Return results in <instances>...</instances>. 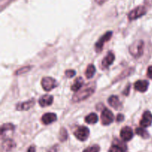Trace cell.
I'll use <instances>...</instances> for the list:
<instances>
[{
	"instance_id": "cell-1",
	"label": "cell",
	"mask_w": 152,
	"mask_h": 152,
	"mask_svg": "<svg viewBox=\"0 0 152 152\" xmlns=\"http://www.w3.org/2000/svg\"><path fill=\"white\" fill-rule=\"evenodd\" d=\"M95 91V85L94 83H88L83 88L80 89L77 94L73 96V102H78L83 101L91 96Z\"/></svg>"
},
{
	"instance_id": "cell-2",
	"label": "cell",
	"mask_w": 152,
	"mask_h": 152,
	"mask_svg": "<svg viewBox=\"0 0 152 152\" xmlns=\"http://www.w3.org/2000/svg\"><path fill=\"white\" fill-rule=\"evenodd\" d=\"M144 42L142 40H137L132 43L129 47V52L134 58H139L143 54Z\"/></svg>"
},
{
	"instance_id": "cell-3",
	"label": "cell",
	"mask_w": 152,
	"mask_h": 152,
	"mask_svg": "<svg viewBox=\"0 0 152 152\" xmlns=\"http://www.w3.org/2000/svg\"><path fill=\"white\" fill-rule=\"evenodd\" d=\"M147 10L145 7L144 6L140 5L138 7H135L134 10H132L130 13L128 15V18L130 21L135 20V19H138V18L141 17V16H144L146 13Z\"/></svg>"
},
{
	"instance_id": "cell-4",
	"label": "cell",
	"mask_w": 152,
	"mask_h": 152,
	"mask_svg": "<svg viewBox=\"0 0 152 152\" xmlns=\"http://www.w3.org/2000/svg\"><path fill=\"white\" fill-rule=\"evenodd\" d=\"M112 31H108V32L105 33L100 39L97 41V42L94 45V49L96 50V53H99L100 51H102V49H103L104 44H105L106 42L109 41L111 39V37H112Z\"/></svg>"
},
{
	"instance_id": "cell-5",
	"label": "cell",
	"mask_w": 152,
	"mask_h": 152,
	"mask_svg": "<svg viewBox=\"0 0 152 152\" xmlns=\"http://www.w3.org/2000/svg\"><path fill=\"white\" fill-rule=\"evenodd\" d=\"M58 86L57 82L52 77H44L42 80V86L46 91H50L52 89L55 88Z\"/></svg>"
},
{
	"instance_id": "cell-6",
	"label": "cell",
	"mask_w": 152,
	"mask_h": 152,
	"mask_svg": "<svg viewBox=\"0 0 152 152\" xmlns=\"http://www.w3.org/2000/svg\"><path fill=\"white\" fill-rule=\"evenodd\" d=\"M114 114L108 108H104L101 114V122L103 126H109L114 121Z\"/></svg>"
},
{
	"instance_id": "cell-7",
	"label": "cell",
	"mask_w": 152,
	"mask_h": 152,
	"mask_svg": "<svg viewBox=\"0 0 152 152\" xmlns=\"http://www.w3.org/2000/svg\"><path fill=\"white\" fill-rule=\"evenodd\" d=\"M89 129L86 126H80L74 132V136L80 141H86L88 138Z\"/></svg>"
},
{
	"instance_id": "cell-8",
	"label": "cell",
	"mask_w": 152,
	"mask_h": 152,
	"mask_svg": "<svg viewBox=\"0 0 152 152\" xmlns=\"http://www.w3.org/2000/svg\"><path fill=\"white\" fill-rule=\"evenodd\" d=\"M133 131H132V128L129 127V126H126V127L123 128L121 132H120V137L125 142H128V141L131 140L133 138Z\"/></svg>"
},
{
	"instance_id": "cell-9",
	"label": "cell",
	"mask_w": 152,
	"mask_h": 152,
	"mask_svg": "<svg viewBox=\"0 0 152 152\" xmlns=\"http://www.w3.org/2000/svg\"><path fill=\"white\" fill-rule=\"evenodd\" d=\"M152 123V114L149 111H146L144 112L142 119L140 122V125L142 128H147L150 126Z\"/></svg>"
},
{
	"instance_id": "cell-10",
	"label": "cell",
	"mask_w": 152,
	"mask_h": 152,
	"mask_svg": "<svg viewBox=\"0 0 152 152\" xmlns=\"http://www.w3.org/2000/svg\"><path fill=\"white\" fill-rule=\"evenodd\" d=\"M126 145L120 140H115L114 144L110 148L108 152H125L126 151Z\"/></svg>"
},
{
	"instance_id": "cell-11",
	"label": "cell",
	"mask_w": 152,
	"mask_h": 152,
	"mask_svg": "<svg viewBox=\"0 0 152 152\" xmlns=\"http://www.w3.org/2000/svg\"><path fill=\"white\" fill-rule=\"evenodd\" d=\"M148 86H149V83L146 80H138L134 83V87L135 90L137 91L144 93L148 90Z\"/></svg>"
},
{
	"instance_id": "cell-12",
	"label": "cell",
	"mask_w": 152,
	"mask_h": 152,
	"mask_svg": "<svg viewBox=\"0 0 152 152\" xmlns=\"http://www.w3.org/2000/svg\"><path fill=\"white\" fill-rule=\"evenodd\" d=\"M114 59H115V56L114 53L111 51L108 52V53L104 57L102 62V68H108L114 62Z\"/></svg>"
},
{
	"instance_id": "cell-13",
	"label": "cell",
	"mask_w": 152,
	"mask_h": 152,
	"mask_svg": "<svg viewBox=\"0 0 152 152\" xmlns=\"http://www.w3.org/2000/svg\"><path fill=\"white\" fill-rule=\"evenodd\" d=\"M34 104H35V101L34 99H32L31 100L27 101V102L17 104L16 108L18 111H28L34 106Z\"/></svg>"
},
{
	"instance_id": "cell-14",
	"label": "cell",
	"mask_w": 152,
	"mask_h": 152,
	"mask_svg": "<svg viewBox=\"0 0 152 152\" xmlns=\"http://www.w3.org/2000/svg\"><path fill=\"white\" fill-rule=\"evenodd\" d=\"M53 96L50 95H44L39 99V104L41 107H46L49 106L53 103Z\"/></svg>"
},
{
	"instance_id": "cell-15",
	"label": "cell",
	"mask_w": 152,
	"mask_h": 152,
	"mask_svg": "<svg viewBox=\"0 0 152 152\" xmlns=\"http://www.w3.org/2000/svg\"><path fill=\"white\" fill-rule=\"evenodd\" d=\"M56 120H57V117L53 113H47V114H45L42 117V122L45 125L50 124L56 121Z\"/></svg>"
},
{
	"instance_id": "cell-16",
	"label": "cell",
	"mask_w": 152,
	"mask_h": 152,
	"mask_svg": "<svg viewBox=\"0 0 152 152\" xmlns=\"http://www.w3.org/2000/svg\"><path fill=\"white\" fill-rule=\"evenodd\" d=\"M108 104L115 110H120L122 108V103L117 96H111L108 99Z\"/></svg>"
},
{
	"instance_id": "cell-17",
	"label": "cell",
	"mask_w": 152,
	"mask_h": 152,
	"mask_svg": "<svg viewBox=\"0 0 152 152\" xmlns=\"http://www.w3.org/2000/svg\"><path fill=\"white\" fill-rule=\"evenodd\" d=\"M83 83H84V80H83V79L81 77H77V78L74 80V83H73L72 86H71V91H75V92L79 91L81 89V88L83 87Z\"/></svg>"
},
{
	"instance_id": "cell-18",
	"label": "cell",
	"mask_w": 152,
	"mask_h": 152,
	"mask_svg": "<svg viewBox=\"0 0 152 152\" xmlns=\"http://www.w3.org/2000/svg\"><path fill=\"white\" fill-rule=\"evenodd\" d=\"M15 146H16V143L14 142V141L10 139L5 140L2 142V148L5 151H11L13 148H15Z\"/></svg>"
},
{
	"instance_id": "cell-19",
	"label": "cell",
	"mask_w": 152,
	"mask_h": 152,
	"mask_svg": "<svg viewBox=\"0 0 152 152\" xmlns=\"http://www.w3.org/2000/svg\"><path fill=\"white\" fill-rule=\"evenodd\" d=\"M96 73V68H95L94 65L91 64L87 67L86 71V77L87 79H91L94 77V75Z\"/></svg>"
},
{
	"instance_id": "cell-20",
	"label": "cell",
	"mask_w": 152,
	"mask_h": 152,
	"mask_svg": "<svg viewBox=\"0 0 152 152\" xmlns=\"http://www.w3.org/2000/svg\"><path fill=\"white\" fill-rule=\"evenodd\" d=\"M85 120L88 124H95L98 122V117L95 113H91L86 117Z\"/></svg>"
},
{
	"instance_id": "cell-21",
	"label": "cell",
	"mask_w": 152,
	"mask_h": 152,
	"mask_svg": "<svg viewBox=\"0 0 152 152\" xmlns=\"http://www.w3.org/2000/svg\"><path fill=\"white\" fill-rule=\"evenodd\" d=\"M135 133L139 135V136H140L141 137L143 138V139H147V138L149 137V134L143 128H137V129H136Z\"/></svg>"
},
{
	"instance_id": "cell-22",
	"label": "cell",
	"mask_w": 152,
	"mask_h": 152,
	"mask_svg": "<svg viewBox=\"0 0 152 152\" xmlns=\"http://www.w3.org/2000/svg\"><path fill=\"white\" fill-rule=\"evenodd\" d=\"M133 71H134L133 68H129V69L126 70V71H123V72L122 73V74H120L118 77H117V79L114 82H117V81H118V80H123V79L126 78V77H129V75H131V74H132V72H133Z\"/></svg>"
},
{
	"instance_id": "cell-23",
	"label": "cell",
	"mask_w": 152,
	"mask_h": 152,
	"mask_svg": "<svg viewBox=\"0 0 152 152\" xmlns=\"http://www.w3.org/2000/svg\"><path fill=\"white\" fill-rule=\"evenodd\" d=\"M14 129V126L11 123H6V124L2 125L1 129V135L3 134L4 132L6 131H13Z\"/></svg>"
},
{
	"instance_id": "cell-24",
	"label": "cell",
	"mask_w": 152,
	"mask_h": 152,
	"mask_svg": "<svg viewBox=\"0 0 152 152\" xmlns=\"http://www.w3.org/2000/svg\"><path fill=\"white\" fill-rule=\"evenodd\" d=\"M31 68H32V67L31 66L22 67V68H19V69H18L17 71L15 72V75H22V74H25V73L28 72Z\"/></svg>"
},
{
	"instance_id": "cell-25",
	"label": "cell",
	"mask_w": 152,
	"mask_h": 152,
	"mask_svg": "<svg viewBox=\"0 0 152 152\" xmlns=\"http://www.w3.org/2000/svg\"><path fill=\"white\" fill-rule=\"evenodd\" d=\"M68 138V132L67 130L64 128H62L59 132V140H60L61 142H64Z\"/></svg>"
},
{
	"instance_id": "cell-26",
	"label": "cell",
	"mask_w": 152,
	"mask_h": 152,
	"mask_svg": "<svg viewBox=\"0 0 152 152\" xmlns=\"http://www.w3.org/2000/svg\"><path fill=\"white\" fill-rule=\"evenodd\" d=\"M99 150H100V147L98 145H94L85 149L83 152H99Z\"/></svg>"
},
{
	"instance_id": "cell-27",
	"label": "cell",
	"mask_w": 152,
	"mask_h": 152,
	"mask_svg": "<svg viewBox=\"0 0 152 152\" xmlns=\"http://www.w3.org/2000/svg\"><path fill=\"white\" fill-rule=\"evenodd\" d=\"M65 74L68 78H71V77L75 76L76 72L74 70H67V71L65 72Z\"/></svg>"
},
{
	"instance_id": "cell-28",
	"label": "cell",
	"mask_w": 152,
	"mask_h": 152,
	"mask_svg": "<svg viewBox=\"0 0 152 152\" xmlns=\"http://www.w3.org/2000/svg\"><path fill=\"white\" fill-rule=\"evenodd\" d=\"M124 120V116L121 114H119L117 117V123H120Z\"/></svg>"
},
{
	"instance_id": "cell-29",
	"label": "cell",
	"mask_w": 152,
	"mask_h": 152,
	"mask_svg": "<svg viewBox=\"0 0 152 152\" xmlns=\"http://www.w3.org/2000/svg\"><path fill=\"white\" fill-rule=\"evenodd\" d=\"M147 76L152 80V66L148 67V71H147Z\"/></svg>"
},
{
	"instance_id": "cell-30",
	"label": "cell",
	"mask_w": 152,
	"mask_h": 152,
	"mask_svg": "<svg viewBox=\"0 0 152 152\" xmlns=\"http://www.w3.org/2000/svg\"><path fill=\"white\" fill-rule=\"evenodd\" d=\"M129 91H130V85H129V86H127V88H126V90H125L123 92V95H126V96H128V95L129 94Z\"/></svg>"
},
{
	"instance_id": "cell-31",
	"label": "cell",
	"mask_w": 152,
	"mask_h": 152,
	"mask_svg": "<svg viewBox=\"0 0 152 152\" xmlns=\"http://www.w3.org/2000/svg\"><path fill=\"white\" fill-rule=\"evenodd\" d=\"M107 1H108V0H95V2H96V4L101 5V4H104L105 2H106Z\"/></svg>"
},
{
	"instance_id": "cell-32",
	"label": "cell",
	"mask_w": 152,
	"mask_h": 152,
	"mask_svg": "<svg viewBox=\"0 0 152 152\" xmlns=\"http://www.w3.org/2000/svg\"><path fill=\"white\" fill-rule=\"evenodd\" d=\"M27 152H36V148L34 145H31V146L29 147V148L28 149V151Z\"/></svg>"
}]
</instances>
